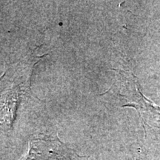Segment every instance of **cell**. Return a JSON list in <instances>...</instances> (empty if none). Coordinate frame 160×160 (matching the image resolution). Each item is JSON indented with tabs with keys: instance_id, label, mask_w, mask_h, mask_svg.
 Masks as SVG:
<instances>
[{
	"instance_id": "6da1fadb",
	"label": "cell",
	"mask_w": 160,
	"mask_h": 160,
	"mask_svg": "<svg viewBox=\"0 0 160 160\" xmlns=\"http://www.w3.org/2000/svg\"><path fill=\"white\" fill-rule=\"evenodd\" d=\"M72 154L58 137L41 136L30 140L28 153L20 160H72Z\"/></svg>"
},
{
	"instance_id": "7a4b0ae2",
	"label": "cell",
	"mask_w": 160,
	"mask_h": 160,
	"mask_svg": "<svg viewBox=\"0 0 160 160\" xmlns=\"http://www.w3.org/2000/svg\"><path fill=\"white\" fill-rule=\"evenodd\" d=\"M25 89L20 86L12 88L0 97V129L5 131L11 129L16 118L18 104L22 97Z\"/></svg>"
}]
</instances>
